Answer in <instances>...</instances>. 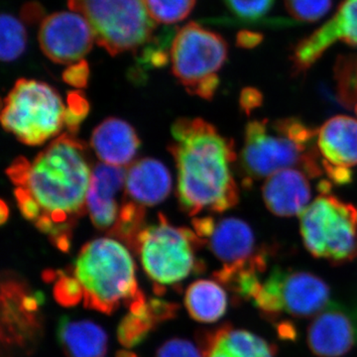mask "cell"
<instances>
[{
	"mask_svg": "<svg viewBox=\"0 0 357 357\" xmlns=\"http://www.w3.org/2000/svg\"><path fill=\"white\" fill-rule=\"evenodd\" d=\"M91 172L86 148L70 132L32 161L17 158L7 169L23 217L63 252L69 251L75 225L86 211Z\"/></svg>",
	"mask_w": 357,
	"mask_h": 357,
	"instance_id": "6da1fadb",
	"label": "cell"
},
{
	"mask_svg": "<svg viewBox=\"0 0 357 357\" xmlns=\"http://www.w3.org/2000/svg\"><path fill=\"white\" fill-rule=\"evenodd\" d=\"M171 132L169 150L177 166V195L183 210L196 215L234 208L239 192L232 172L234 142L202 119H178Z\"/></svg>",
	"mask_w": 357,
	"mask_h": 357,
	"instance_id": "7a4b0ae2",
	"label": "cell"
},
{
	"mask_svg": "<svg viewBox=\"0 0 357 357\" xmlns=\"http://www.w3.org/2000/svg\"><path fill=\"white\" fill-rule=\"evenodd\" d=\"M317 138L318 131L296 117L249 121L241 156L244 185L294 166L312 178L323 175Z\"/></svg>",
	"mask_w": 357,
	"mask_h": 357,
	"instance_id": "3957f363",
	"label": "cell"
},
{
	"mask_svg": "<svg viewBox=\"0 0 357 357\" xmlns=\"http://www.w3.org/2000/svg\"><path fill=\"white\" fill-rule=\"evenodd\" d=\"M73 275L84 291V306L112 314L128 305L142 291L136 279L135 263L128 249L116 239L102 237L84 244Z\"/></svg>",
	"mask_w": 357,
	"mask_h": 357,
	"instance_id": "277c9868",
	"label": "cell"
},
{
	"mask_svg": "<svg viewBox=\"0 0 357 357\" xmlns=\"http://www.w3.org/2000/svg\"><path fill=\"white\" fill-rule=\"evenodd\" d=\"M67 121V107L50 84L20 79L9 91L1 112L7 132L30 146L43 144L57 136Z\"/></svg>",
	"mask_w": 357,
	"mask_h": 357,
	"instance_id": "5b68a950",
	"label": "cell"
},
{
	"mask_svg": "<svg viewBox=\"0 0 357 357\" xmlns=\"http://www.w3.org/2000/svg\"><path fill=\"white\" fill-rule=\"evenodd\" d=\"M305 248L333 265L357 258V208L330 192L321 195L300 215Z\"/></svg>",
	"mask_w": 357,
	"mask_h": 357,
	"instance_id": "8992f818",
	"label": "cell"
},
{
	"mask_svg": "<svg viewBox=\"0 0 357 357\" xmlns=\"http://www.w3.org/2000/svg\"><path fill=\"white\" fill-rule=\"evenodd\" d=\"M68 6L88 21L96 43L112 56L138 50L156 29L144 0H68Z\"/></svg>",
	"mask_w": 357,
	"mask_h": 357,
	"instance_id": "52a82bcc",
	"label": "cell"
},
{
	"mask_svg": "<svg viewBox=\"0 0 357 357\" xmlns=\"http://www.w3.org/2000/svg\"><path fill=\"white\" fill-rule=\"evenodd\" d=\"M204 245L194 230L174 227L163 215L158 222L141 230L134 251L143 269L157 287L185 280L192 271L202 270L196 250Z\"/></svg>",
	"mask_w": 357,
	"mask_h": 357,
	"instance_id": "ba28073f",
	"label": "cell"
},
{
	"mask_svg": "<svg viewBox=\"0 0 357 357\" xmlns=\"http://www.w3.org/2000/svg\"><path fill=\"white\" fill-rule=\"evenodd\" d=\"M194 231L211 249L222 266L213 273L215 280L225 285L241 275L261 276L267 270L270 252L257 243L252 227L237 218H196Z\"/></svg>",
	"mask_w": 357,
	"mask_h": 357,
	"instance_id": "9c48e42d",
	"label": "cell"
},
{
	"mask_svg": "<svg viewBox=\"0 0 357 357\" xmlns=\"http://www.w3.org/2000/svg\"><path fill=\"white\" fill-rule=\"evenodd\" d=\"M227 59V44L220 35L191 22L181 28L171 47V63L190 95L211 100L220 86L218 72Z\"/></svg>",
	"mask_w": 357,
	"mask_h": 357,
	"instance_id": "30bf717a",
	"label": "cell"
},
{
	"mask_svg": "<svg viewBox=\"0 0 357 357\" xmlns=\"http://www.w3.org/2000/svg\"><path fill=\"white\" fill-rule=\"evenodd\" d=\"M44 294L6 273L1 282V344L8 354H30L43 335Z\"/></svg>",
	"mask_w": 357,
	"mask_h": 357,
	"instance_id": "8fae6325",
	"label": "cell"
},
{
	"mask_svg": "<svg viewBox=\"0 0 357 357\" xmlns=\"http://www.w3.org/2000/svg\"><path fill=\"white\" fill-rule=\"evenodd\" d=\"M38 38L45 56L64 65L83 60L95 41L88 21L74 11L47 16L40 26Z\"/></svg>",
	"mask_w": 357,
	"mask_h": 357,
	"instance_id": "7c38bea8",
	"label": "cell"
},
{
	"mask_svg": "<svg viewBox=\"0 0 357 357\" xmlns=\"http://www.w3.org/2000/svg\"><path fill=\"white\" fill-rule=\"evenodd\" d=\"M317 144L324 172L333 184L351 182L357 166V119L337 115L326 121L318 130Z\"/></svg>",
	"mask_w": 357,
	"mask_h": 357,
	"instance_id": "4fadbf2b",
	"label": "cell"
},
{
	"mask_svg": "<svg viewBox=\"0 0 357 357\" xmlns=\"http://www.w3.org/2000/svg\"><path fill=\"white\" fill-rule=\"evenodd\" d=\"M278 289L282 314L309 319L328 307L330 286L312 272L274 267L270 272Z\"/></svg>",
	"mask_w": 357,
	"mask_h": 357,
	"instance_id": "5bb4252c",
	"label": "cell"
},
{
	"mask_svg": "<svg viewBox=\"0 0 357 357\" xmlns=\"http://www.w3.org/2000/svg\"><path fill=\"white\" fill-rule=\"evenodd\" d=\"M307 342L314 356H344L357 344V318L340 305H328L307 328Z\"/></svg>",
	"mask_w": 357,
	"mask_h": 357,
	"instance_id": "9a60e30c",
	"label": "cell"
},
{
	"mask_svg": "<svg viewBox=\"0 0 357 357\" xmlns=\"http://www.w3.org/2000/svg\"><path fill=\"white\" fill-rule=\"evenodd\" d=\"M126 172L121 167L100 163L93 169L86 211L96 229L109 232L114 229L121 206L117 199L126 187Z\"/></svg>",
	"mask_w": 357,
	"mask_h": 357,
	"instance_id": "2e32d148",
	"label": "cell"
},
{
	"mask_svg": "<svg viewBox=\"0 0 357 357\" xmlns=\"http://www.w3.org/2000/svg\"><path fill=\"white\" fill-rule=\"evenodd\" d=\"M309 175L297 169H285L270 176L262 188L268 210L281 218L300 215L311 202Z\"/></svg>",
	"mask_w": 357,
	"mask_h": 357,
	"instance_id": "e0dca14e",
	"label": "cell"
},
{
	"mask_svg": "<svg viewBox=\"0 0 357 357\" xmlns=\"http://www.w3.org/2000/svg\"><path fill=\"white\" fill-rule=\"evenodd\" d=\"M198 344L203 357H276L277 347L255 333L223 324L215 330L199 333Z\"/></svg>",
	"mask_w": 357,
	"mask_h": 357,
	"instance_id": "ac0fdd59",
	"label": "cell"
},
{
	"mask_svg": "<svg viewBox=\"0 0 357 357\" xmlns=\"http://www.w3.org/2000/svg\"><path fill=\"white\" fill-rule=\"evenodd\" d=\"M171 189L172 178L166 166L156 159H141L126 171L123 199L145 211L162 203Z\"/></svg>",
	"mask_w": 357,
	"mask_h": 357,
	"instance_id": "d6986e66",
	"label": "cell"
},
{
	"mask_svg": "<svg viewBox=\"0 0 357 357\" xmlns=\"http://www.w3.org/2000/svg\"><path fill=\"white\" fill-rule=\"evenodd\" d=\"M91 145L102 163L126 167L133 163L140 146L135 129L122 119H105L93 131Z\"/></svg>",
	"mask_w": 357,
	"mask_h": 357,
	"instance_id": "ffe728a7",
	"label": "cell"
},
{
	"mask_svg": "<svg viewBox=\"0 0 357 357\" xmlns=\"http://www.w3.org/2000/svg\"><path fill=\"white\" fill-rule=\"evenodd\" d=\"M57 340L67 357L107 356V333L93 321L62 317L57 326Z\"/></svg>",
	"mask_w": 357,
	"mask_h": 357,
	"instance_id": "44dd1931",
	"label": "cell"
},
{
	"mask_svg": "<svg viewBox=\"0 0 357 357\" xmlns=\"http://www.w3.org/2000/svg\"><path fill=\"white\" fill-rule=\"evenodd\" d=\"M227 292L218 281H195L185 294V306L191 318L204 324H213L227 311Z\"/></svg>",
	"mask_w": 357,
	"mask_h": 357,
	"instance_id": "7402d4cb",
	"label": "cell"
},
{
	"mask_svg": "<svg viewBox=\"0 0 357 357\" xmlns=\"http://www.w3.org/2000/svg\"><path fill=\"white\" fill-rule=\"evenodd\" d=\"M26 31L20 20L10 14L0 18V58L3 62H13L24 53Z\"/></svg>",
	"mask_w": 357,
	"mask_h": 357,
	"instance_id": "603a6c76",
	"label": "cell"
},
{
	"mask_svg": "<svg viewBox=\"0 0 357 357\" xmlns=\"http://www.w3.org/2000/svg\"><path fill=\"white\" fill-rule=\"evenodd\" d=\"M157 326L158 324L150 314L149 307L142 314L129 312L119 323L117 338L124 347L132 349L144 342Z\"/></svg>",
	"mask_w": 357,
	"mask_h": 357,
	"instance_id": "cb8c5ba5",
	"label": "cell"
},
{
	"mask_svg": "<svg viewBox=\"0 0 357 357\" xmlns=\"http://www.w3.org/2000/svg\"><path fill=\"white\" fill-rule=\"evenodd\" d=\"M325 25L335 42L340 40L357 47V0H344Z\"/></svg>",
	"mask_w": 357,
	"mask_h": 357,
	"instance_id": "d4e9b609",
	"label": "cell"
},
{
	"mask_svg": "<svg viewBox=\"0 0 357 357\" xmlns=\"http://www.w3.org/2000/svg\"><path fill=\"white\" fill-rule=\"evenodd\" d=\"M46 282H54L53 295L61 306H77L84 301V291L76 277L64 271H46L43 274Z\"/></svg>",
	"mask_w": 357,
	"mask_h": 357,
	"instance_id": "484cf974",
	"label": "cell"
},
{
	"mask_svg": "<svg viewBox=\"0 0 357 357\" xmlns=\"http://www.w3.org/2000/svg\"><path fill=\"white\" fill-rule=\"evenodd\" d=\"M152 20L160 24H174L188 17L196 0H144Z\"/></svg>",
	"mask_w": 357,
	"mask_h": 357,
	"instance_id": "4316f807",
	"label": "cell"
},
{
	"mask_svg": "<svg viewBox=\"0 0 357 357\" xmlns=\"http://www.w3.org/2000/svg\"><path fill=\"white\" fill-rule=\"evenodd\" d=\"M338 95L345 102L357 100V55H344L338 57L335 68Z\"/></svg>",
	"mask_w": 357,
	"mask_h": 357,
	"instance_id": "83f0119b",
	"label": "cell"
},
{
	"mask_svg": "<svg viewBox=\"0 0 357 357\" xmlns=\"http://www.w3.org/2000/svg\"><path fill=\"white\" fill-rule=\"evenodd\" d=\"M230 13L246 25L260 24L271 10L275 0H225Z\"/></svg>",
	"mask_w": 357,
	"mask_h": 357,
	"instance_id": "f1b7e54d",
	"label": "cell"
},
{
	"mask_svg": "<svg viewBox=\"0 0 357 357\" xmlns=\"http://www.w3.org/2000/svg\"><path fill=\"white\" fill-rule=\"evenodd\" d=\"M288 13L300 22H316L332 8L333 0H285Z\"/></svg>",
	"mask_w": 357,
	"mask_h": 357,
	"instance_id": "f546056e",
	"label": "cell"
},
{
	"mask_svg": "<svg viewBox=\"0 0 357 357\" xmlns=\"http://www.w3.org/2000/svg\"><path fill=\"white\" fill-rule=\"evenodd\" d=\"M88 112L89 103L84 96L79 91L70 93L68 98L67 121H66V128L69 130L68 132L73 134L77 132L79 123L84 121Z\"/></svg>",
	"mask_w": 357,
	"mask_h": 357,
	"instance_id": "4dcf8cb0",
	"label": "cell"
},
{
	"mask_svg": "<svg viewBox=\"0 0 357 357\" xmlns=\"http://www.w3.org/2000/svg\"><path fill=\"white\" fill-rule=\"evenodd\" d=\"M155 357H203V354L190 340L172 338L159 347Z\"/></svg>",
	"mask_w": 357,
	"mask_h": 357,
	"instance_id": "1f68e13d",
	"label": "cell"
},
{
	"mask_svg": "<svg viewBox=\"0 0 357 357\" xmlns=\"http://www.w3.org/2000/svg\"><path fill=\"white\" fill-rule=\"evenodd\" d=\"M148 307L150 314H152L157 324L163 323L176 318L180 307L175 303L160 299H151L148 301Z\"/></svg>",
	"mask_w": 357,
	"mask_h": 357,
	"instance_id": "d6a6232c",
	"label": "cell"
},
{
	"mask_svg": "<svg viewBox=\"0 0 357 357\" xmlns=\"http://www.w3.org/2000/svg\"><path fill=\"white\" fill-rule=\"evenodd\" d=\"M89 77V64L84 60L70 65L63 74L66 83L74 88H84Z\"/></svg>",
	"mask_w": 357,
	"mask_h": 357,
	"instance_id": "836d02e7",
	"label": "cell"
},
{
	"mask_svg": "<svg viewBox=\"0 0 357 357\" xmlns=\"http://www.w3.org/2000/svg\"><path fill=\"white\" fill-rule=\"evenodd\" d=\"M263 39H264V36L261 33L243 30V31L237 33L236 45L239 48L253 49L261 44Z\"/></svg>",
	"mask_w": 357,
	"mask_h": 357,
	"instance_id": "e575fe53",
	"label": "cell"
},
{
	"mask_svg": "<svg viewBox=\"0 0 357 357\" xmlns=\"http://www.w3.org/2000/svg\"><path fill=\"white\" fill-rule=\"evenodd\" d=\"M261 100V93L255 89H245L241 93V105L245 110L255 109Z\"/></svg>",
	"mask_w": 357,
	"mask_h": 357,
	"instance_id": "d590c367",
	"label": "cell"
},
{
	"mask_svg": "<svg viewBox=\"0 0 357 357\" xmlns=\"http://www.w3.org/2000/svg\"><path fill=\"white\" fill-rule=\"evenodd\" d=\"M42 14H43V9L40 7L39 4L32 3V2L26 4L21 13L23 20L27 21V22H35V21L39 20Z\"/></svg>",
	"mask_w": 357,
	"mask_h": 357,
	"instance_id": "8d00e7d4",
	"label": "cell"
},
{
	"mask_svg": "<svg viewBox=\"0 0 357 357\" xmlns=\"http://www.w3.org/2000/svg\"><path fill=\"white\" fill-rule=\"evenodd\" d=\"M277 331H278L279 335L283 340H295L297 332H296L295 326L291 321H283L277 325Z\"/></svg>",
	"mask_w": 357,
	"mask_h": 357,
	"instance_id": "74e56055",
	"label": "cell"
},
{
	"mask_svg": "<svg viewBox=\"0 0 357 357\" xmlns=\"http://www.w3.org/2000/svg\"><path fill=\"white\" fill-rule=\"evenodd\" d=\"M7 218H8V210L4 202L1 203V223L6 222Z\"/></svg>",
	"mask_w": 357,
	"mask_h": 357,
	"instance_id": "f35d334b",
	"label": "cell"
},
{
	"mask_svg": "<svg viewBox=\"0 0 357 357\" xmlns=\"http://www.w3.org/2000/svg\"><path fill=\"white\" fill-rule=\"evenodd\" d=\"M116 357H138L133 354V352L130 351H119L117 354Z\"/></svg>",
	"mask_w": 357,
	"mask_h": 357,
	"instance_id": "ab89813d",
	"label": "cell"
},
{
	"mask_svg": "<svg viewBox=\"0 0 357 357\" xmlns=\"http://www.w3.org/2000/svg\"><path fill=\"white\" fill-rule=\"evenodd\" d=\"M356 114H357V105H356Z\"/></svg>",
	"mask_w": 357,
	"mask_h": 357,
	"instance_id": "60d3db41",
	"label": "cell"
}]
</instances>
